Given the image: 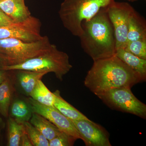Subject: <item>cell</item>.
<instances>
[{
  "mask_svg": "<svg viewBox=\"0 0 146 146\" xmlns=\"http://www.w3.org/2000/svg\"><path fill=\"white\" fill-rule=\"evenodd\" d=\"M115 0H64L58 15L63 26L75 36L82 32L84 22L90 20L102 8Z\"/></svg>",
  "mask_w": 146,
  "mask_h": 146,
  "instance_id": "cell-3",
  "label": "cell"
},
{
  "mask_svg": "<svg viewBox=\"0 0 146 146\" xmlns=\"http://www.w3.org/2000/svg\"><path fill=\"white\" fill-rule=\"evenodd\" d=\"M77 139L74 137L61 131L49 142V146H72Z\"/></svg>",
  "mask_w": 146,
  "mask_h": 146,
  "instance_id": "cell-23",
  "label": "cell"
},
{
  "mask_svg": "<svg viewBox=\"0 0 146 146\" xmlns=\"http://www.w3.org/2000/svg\"><path fill=\"white\" fill-rule=\"evenodd\" d=\"M21 146H33L25 130V127L21 138Z\"/></svg>",
  "mask_w": 146,
  "mask_h": 146,
  "instance_id": "cell-25",
  "label": "cell"
},
{
  "mask_svg": "<svg viewBox=\"0 0 146 146\" xmlns=\"http://www.w3.org/2000/svg\"><path fill=\"white\" fill-rule=\"evenodd\" d=\"M144 82L129 66L117 57L94 61L84 80L86 87L95 95L111 89L129 87Z\"/></svg>",
  "mask_w": 146,
  "mask_h": 146,
  "instance_id": "cell-1",
  "label": "cell"
},
{
  "mask_svg": "<svg viewBox=\"0 0 146 146\" xmlns=\"http://www.w3.org/2000/svg\"><path fill=\"white\" fill-rule=\"evenodd\" d=\"M0 9L15 23L23 22L31 16L24 0H2Z\"/></svg>",
  "mask_w": 146,
  "mask_h": 146,
  "instance_id": "cell-12",
  "label": "cell"
},
{
  "mask_svg": "<svg viewBox=\"0 0 146 146\" xmlns=\"http://www.w3.org/2000/svg\"><path fill=\"white\" fill-rule=\"evenodd\" d=\"M115 55L129 66L145 81L146 60L136 56L124 49L117 50Z\"/></svg>",
  "mask_w": 146,
  "mask_h": 146,
  "instance_id": "cell-16",
  "label": "cell"
},
{
  "mask_svg": "<svg viewBox=\"0 0 146 146\" xmlns=\"http://www.w3.org/2000/svg\"><path fill=\"white\" fill-rule=\"evenodd\" d=\"M72 67L67 53L59 50L56 45L51 44L49 48L41 54L20 64L5 66L3 70H25L46 74L52 72L56 78L62 81L64 76Z\"/></svg>",
  "mask_w": 146,
  "mask_h": 146,
  "instance_id": "cell-4",
  "label": "cell"
},
{
  "mask_svg": "<svg viewBox=\"0 0 146 146\" xmlns=\"http://www.w3.org/2000/svg\"><path fill=\"white\" fill-rule=\"evenodd\" d=\"M3 118L4 117L0 113V145L2 143L3 133L6 127V123Z\"/></svg>",
  "mask_w": 146,
  "mask_h": 146,
  "instance_id": "cell-26",
  "label": "cell"
},
{
  "mask_svg": "<svg viewBox=\"0 0 146 146\" xmlns=\"http://www.w3.org/2000/svg\"><path fill=\"white\" fill-rule=\"evenodd\" d=\"M125 1H128L129 2H135L138 1V0H125Z\"/></svg>",
  "mask_w": 146,
  "mask_h": 146,
  "instance_id": "cell-29",
  "label": "cell"
},
{
  "mask_svg": "<svg viewBox=\"0 0 146 146\" xmlns=\"http://www.w3.org/2000/svg\"><path fill=\"white\" fill-rule=\"evenodd\" d=\"M51 44L46 36L38 41L31 42L14 38L1 39L0 54L8 59L10 65H16L41 54Z\"/></svg>",
  "mask_w": 146,
  "mask_h": 146,
  "instance_id": "cell-5",
  "label": "cell"
},
{
  "mask_svg": "<svg viewBox=\"0 0 146 146\" xmlns=\"http://www.w3.org/2000/svg\"><path fill=\"white\" fill-rule=\"evenodd\" d=\"M33 113H37L48 120L61 131L77 140L81 139L72 120L65 117L54 106H48L35 101L31 97L27 98Z\"/></svg>",
  "mask_w": 146,
  "mask_h": 146,
  "instance_id": "cell-9",
  "label": "cell"
},
{
  "mask_svg": "<svg viewBox=\"0 0 146 146\" xmlns=\"http://www.w3.org/2000/svg\"><path fill=\"white\" fill-rule=\"evenodd\" d=\"M30 97L41 104L54 107V96L41 80L36 83Z\"/></svg>",
  "mask_w": 146,
  "mask_h": 146,
  "instance_id": "cell-19",
  "label": "cell"
},
{
  "mask_svg": "<svg viewBox=\"0 0 146 146\" xmlns=\"http://www.w3.org/2000/svg\"><path fill=\"white\" fill-rule=\"evenodd\" d=\"M33 146H49V142L29 121L23 124Z\"/></svg>",
  "mask_w": 146,
  "mask_h": 146,
  "instance_id": "cell-21",
  "label": "cell"
},
{
  "mask_svg": "<svg viewBox=\"0 0 146 146\" xmlns=\"http://www.w3.org/2000/svg\"><path fill=\"white\" fill-rule=\"evenodd\" d=\"M13 70L5 80L0 84V113L4 117H8L9 110L16 93L13 85Z\"/></svg>",
  "mask_w": 146,
  "mask_h": 146,
  "instance_id": "cell-14",
  "label": "cell"
},
{
  "mask_svg": "<svg viewBox=\"0 0 146 146\" xmlns=\"http://www.w3.org/2000/svg\"><path fill=\"white\" fill-rule=\"evenodd\" d=\"M86 146H111L109 134L102 127L89 120H72Z\"/></svg>",
  "mask_w": 146,
  "mask_h": 146,
  "instance_id": "cell-10",
  "label": "cell"
},
{
  "mask_svg": "<svg viewBox=\"0 0 146 146\" xmlns=\"http://www.w3.org/2000/svg\"><path fill=\"white\" fill-rule=\"evenodd\" d=\"M7 119V145L21 146V138L24 130L23 124L17 123L10 117Z\"/></svg>",
  "mask_w": 146,
  "mask_h": 146,
  "instance_id": "cell-20",
  "label": "cell"
},
{
  "mask_svg": "<svg viewBox=\"0 0 146 146\" xmlns=\"http://www.w3.org/2000/svg\"><path fill=\"white\" fill-rule=\"evenodd\" d=\"M106 9L114 29L116 51L124 49L127 44L129 16L135 9L128 3L115 1L106 7Z\"/></svg>",
  "mask_w": 146,
  "mask_h": 146,
  "instance_id": "cell-7",
  "label": "cell"
},
{
  "mask_svg": "<svg viewBox=\"0 0 146 146\" xmlns=\"http://www.w3.org/2000/svg\"><path fill=\"white\" fill-rule=\"evenodd\" d=\"M15 23L0 9V27L6 26Z\"/></svg>",
  "mask_w": 146,
  "mask_h": 146,
  "instance_id": "cell-24",
  "label": "cell"
},
{
  "mask_svg": "<svg viewBox=\"0 0 146 146\" xmlns=\"http://www.w3.org/2000/svg\"><path fill=\"white\" fill-rule=\"evenodd\" d=\"M124 49L136 56L146 60V39L129 42Z\"/></svg>",
  "mask_w": 146,
  "mask_h": 146,
  "instance_id": "cell-22",
  "label": "cell"
},
{
  "mask_svg": "<svg viewBox=\"0 0 146 146\" xmlns=\"http://www.w3.org/2000/svg\"><path fill=\"white\" fill-rule=\"evenodd\" d=\"M131 89L129 87L117 88L96 96L111 109L145 119L146 105L136 98Z\"/></svg>",
  "mask_w": 146,
  "mask_h": 146,
  "instance_id": "cell-6",
  "label": "cell"
},
{
  "mask_svg": "<svg viewBox=\"0 0 146 146\" xmlns=\"http://www.w3.org/2000/svg\"><path fill=\"white\" fill-rule=\"evenodd\" d=\"M106 7L89 21L84 22L82 33L79 37L84 51L94 61L111 57L116 54L114 29Z\"/></svg>",
  "mask_w": 146,
  "mask_h": 146,
  "instance_id": "cell-2",
  "label": "cell"
},
{
  "mask_svg": "<svg viewBox=\"0 0 146 146\" xmlns=\"http://www.w3.org/2000/svg\"><path fill=\"white\" fill-rule=\"evenodd\" d=\"M53 94L54 96V106L65 117L72 120H89V118L63 99L58 90H56Z\"/></svg>",
  "mask_w": 146,
  "mask_h": 146,
  "instance_id": "cell-17",
  "label": "cell"
},
{
  "mask_svg": "<svg viewBox=\"0 0 146 146\" xmlns=\"http://www.w3.org/2000/svg\"><path fill=\"white\" fill-rule=\"evenodd\" d=\"M2 1V0H0V1Z\"/></svg>",
  "mask_w": 146,
  "mask_h": 146,
  "instance_id": "cell-30",
  "label": "cell"
},
{
  "mask_svg": "<svg viewBox=\"0 0 146 146\" xmlns=\"http://www.w3.org/2000/svg\"><path fill=\"white\" fill-rule=\"evenodd\" d=\"M145 39H146L145 21L135 10L131 14L129 20L127 43Z\"/></svg>",
  "mask_w": 146,
  "mask_h": 146,
  "instance_id": "cell-15",
  "label": "cell"
},
{
  "mask_svg": "<svg viewBox=\"0 0 146 146\" xmlns=\"http://www.w3.org/2000/svg\"><path fill=\"white\" fill-rule=\"evenodd\" d=\"M29 122L48 141L53 139L61 131L48 120L37 113H33Z\"/></svg>",
  "mask_w": 146,
  "mask_h": 146,
  "instance_id": "cell-18",
  "label": "cell"
},
{
  "mask_svg": "<svg viewBox=\"0 0 146 146\" xmlns=\"http://www.w3.org/2000/svg\"><path fill=\"white\" fill-rule=\"evenodd\" d=\"M41 27L40 20L30 16L23 22L0 27V39L14 38L28 42L38 41L44 37L40 33Z\"/></svg>",
  "mask_w": 146,
  "mask_h": 146,
  "instance_id": "cell-8",
  "label": "cell"
},
{
  "mask_svg": "<svg viewBox=\"0 0 146 146\" xmlns=\"http://www.w3.org/2000/svg\"><path fill=\"white\" fill-rule=\"evenodd\" d=\"M46 74L25 70H14L13 80L16 93L30 97L37 82Z\"/></svg>",
  "mask_w": 146,
  "mask_h": 146,
  "instance_id": "cell-11",
  "label": "cell"
},
{
  "mask_svg": "<svg viewBox=\"0 0 146 146\" xmlns=\"http://www.w3.org/2000/svg\"><path fill=\"white\" fill-rule=\"evenodd\" d=\"M11 70H0V84L7 78Z\"/></svg>",
  "mask_w": 146,
  "mask_h": 146,
  "instance_id": "cell-28",
  "label": "cell"
},
{
  "mask_svg": "<svg viewBox=\"0 0 146 146\" xmlns=\"http://www.w3.org/2000/svg\"><path fill=\"white\" fill-rule=\"evenodd\" d=\"M10 65V63L8 59L0 54V70H3L5 66Z\"/></svg>",
  "mask_w": 146,
  "mask_h": 146,
  "instance_id": "cell-27",
  "label": "cell"
},
{
  "mask_svg": "<svg viewBox=\"0 0 146 146\" xmlns=\"http://www.w3.org/2000/svg\"><path fill=\"white\" fill-rule=\"evenodd\" d=\"M33 112L27 98L16 96L15 95L9 110L8 117L19 123L29 121Z\"/></svg>",
  "mask_w": 146,
  "mask_h": 146,
  "instance_id": "cell-13",
  "label": "cell"
}]
</instances>
